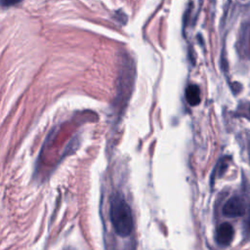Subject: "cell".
I'll return each instance as SVG.
<instances>
[{
    "label": "cell",
    "instance_id": "obj_1",
    "mask_svg": "<svg viewBox=\"0 0 250 250\" xmlns=\"http://www.w3.org/2000/svg\"><path fill=\"white\" fill-rule=\"evenodd\" d=\"M109 218L116 234L122 237L130 235L133 229L132 210L119 193H114L110 197Z\"/></svg>",
    "mask_w": 250,
    "mask_h": 250
},
{
    "label": "cell",
    "instance_id": "obj_2",
    "mask_svg": "<svg viewBox=\"0 0 250 250\" xmlns=\"http://www.w3.org/2000/svg\"><path fill=\"white\" fill-rule=\"evenodd\" d=\"M246 212V205L240 196H232L223 206V214L229 218L241 217Z\"/></svg>",
    "mask_w": 250,
    "mask_h": 250
},
{
    "label": "cell",
    "instance_id": "obj_3",
    "mask_svg": "<svg viewBox=\"0 0 250 250\" xmlns=\"http://www.w3.org/2000/svg\"><path fill=\"white\" fill-rule=\"evenodd\" d=\"M234 230L230 224L223 223L216 230V241L223 246L229 245L233 238Z\"/></svg>",
    "mask_w": 250,
    "mask_h": 250
},
{
    "label": "cell",
    "instance_id": "obj_4",
    "mask_svg": "<svg viewBox=\"0 0 250 250\" xmlns=\"http://www.w3.org/2000/svg\"><path fill=\"white\" fill-rule=\"evenodd\" d=\"M186 99L190 105H196L200 103V89L195 84H189L186 89Z\"/></svg>",
    "mask_w": 250,
    "mask_h": 250
},
{
    "label": "cell",
    "instance_id": "obj_5",
    "mask_svg": "<svg viewBox=\"0 0 250 250\" xmlns=\"http://www.w3.org/2000/svg\"><path fill=\"white\" fill-rule=\"evenodd\" d=\"M249 154H250V146H249Z\"/></svg>",
    "mask_w": 250,
    "mask_h": 250
}]
</instances>
